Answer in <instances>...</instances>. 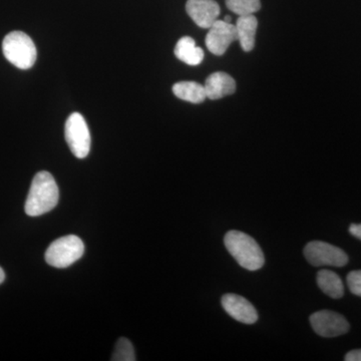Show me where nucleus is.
<instances>
[{
    "instance_id": "3",
    "label": "nucleus",
    "mask_w": 361,
    "mask_h": 361,
    "mask_svg": "<svg viewBox=\"0 0 361 361\" xmlns=\"http://www.w3.org/2000/svg\"><path fill=\"white\" fill-rule=\"evenodd\" d=\"M2 51L9 63L20 70L32 68L37 61V51L35 42L23 32H13L4 37Z\"/></svg>"
},
{
    "instance_id": "20",
    "label": "nucleus",
    "mask_w": 361,
    "mask_h": 361,
    "mask_svg": "<svg viewBox=\"0 0 361 361\" xmlns=\"http://www.w3.org/2000/svg\"><path fill=\"white\" fill-rule=\"evenodd\" d=\"M349 233L355 238L361 240V224H351L349 226Z\"/></svg>"
},
{
    "instance_id": "15",
    "label": "nucleus",
    "mask_w": 361,
    "mask_h": 361,
    "mask_svg": "<svg viewBox=\"0 0 361 361\" xmlns=\"http://www.w3.org/2000/svg\"><path fill=\"white\" fill-rule=\"evenodd\" d=\"M173 92L183 101L192 104L203 103L207 99L205 87L196 82H180L173 85Z\"/></svg>"
},
{
    "instance_id": "7",
    "label": "nucleus",
    "mask_w": 361,
    "mask_h": 361,
    "mask_svg": "<svg viewBox=\"0 0 361 361\" xmlns=\"http://www.w3.org/2000/svg\"><path fill=\"white\" fill-rule=\"evenodd\" d=\"M313 330L322 337H336L348 334L349 323L343 315L331 310H322L310 316Z\"/></svg>"
},
{
    "instance_id": "11",
    "label": "nucleus",
    "mask_w": 361,
    "mask_h": 361,
    "mask_svg": "<svg viewBox=\"0 0 361 361\" xmlns=\"http://www.w3.org/2000/svg\"><path fill=\"white\" fill-rule=\"evenodd\" d=\"M204 87H205L207 99L215 101V99H220L234 94L236 90V82L231 75L218 71L207 78Z\"/></svg>"
},
{
    "instance_id": "2",
    "label": "nucleus",
    "mask_w": 361,
    "mask_h": 361,
    "mask_svg": "<svg viewBox=\"0 0 361 361\" xmlns=\"http://www.w3.org/2000/svg\"><path fill=\"white\" fill-rule=\"evenodd\" d=\"M224 244L232 257L244 269L256 271L264 265L265 257L262 249L246 233L231 230L225 235Z\"/></svg>"
},
{
    "instance_id": "6",
    "label": "nucleus",
    "mask_w": 361,
    "mask_h": 361,
    "mask_svg": "<svg viewBox=\"0 0 361 361\" xmlns=\"http://www.w3.org/2000/svg\"><path fill=\"white\" fill-rule=\"evenodd\" d=\"M304 256L311 265L343 267L348 263V256L342 249L322 241H312L304 248Z\"/></svg>"
},
{
    "instance_id": "14",
    "label": "nucleus",
    "mask_w": 361,
    "mask_h": 361,
    "mask_svg": "<svg viewBox=\"0 0 361 361\" xmlns=\"http://www.w3.org/2000/svg\"><path fill=\"white\" fill-rule=\"evenodd\" d=\"M318 287L323 293L334 299H339L343 296L344 285L341 278L334 271L320 270L317 273Z\"/></svg>"
},
{
    "instance_id": "18",
    "label": "nucleus",
    "mask_w": 361,
    "mask_h": 361,
    "mask_svg": "<svg viewBox=\"0 0 361 361\" xmlns=\"http://www.w3.org/2000/svg\"><path fill=\"white\" fill-rule=\"evenodd\" d=\"M346 280L351 293L361 297V270L351 271Z\"/></svg>"
},
{
    "instance_id": "22",
    "label": "nucleus",
    "mask_w": 361,
    "mask_h": 361,
    "mask_svg": "<svg viewBox=\"0 0 361 361\" xmlns=\"http://www.w3.org/2000/svg\"><path fill=\"white\" fill-rule=\"evenodd\" d=\"M224 21H226V23H231V18H230L229 16H226Z\"/></svg>"
},
{
    "instance_id": "13",
    "label": "nucleus",
    "mask_w": 361,
    "mask_h": 361,
    "mask_svg": "<svg viewBox=\"0 0 361 361\" xmlns=\"http://www.w3.org/2000/svg\"><path fill=\"white\" fill-rule=\"evenodd\" d=\"M175 56L186 65L195 66L200 65L205 54L201 47H197L192 37H184L176 44Z\"/></svg>"
},
{
    "instance_id": "4",
    "label": "nucleus",
    "mask_w": 361,
    "mask_h": 361,
    "mask_svg": "<svg viewBox=\"0 0 361 361\" xmlns=\"http://www.w3.org/2000/svg\"><path fill=\"white\" fill-rule=\"evenodd\" d=\"M84 242L75 235L61 237L52 242L47 252L45 261L56 268H66L84 255Z\"/></svg>"
},
{
    "instance_id": "8",
    "label": "nucleus",
    "mask_w": 361,
    "mask_h": 361,
    "mask_svg": "<svg viewBox=\"0 0 361 361\" xmlns=\"http://www.w3.org/2000/svg\"><path fill=\"white\" fill-rule=\"evenodd\" d=\"M235 40H237L235 25L218 20L209 28L205 42L209 51L215 56H222Z\"/></svg>"
},
{
    "instance_id": "21",
    "label": "nucleus",
    "mask_w": 361,
    "mask_h": 361,
    "mask_svg": "<svg viewBox=\"0 0 361 361\" xmlns=\"http://www.w3.org/2000/svg\"><path fill=\"white\" fill-rule=\"evenodd\" d=\"M4 279H6V274H4V269H2L1 267H0V284H1L2 282L4 281Z\"/></svg>"
},
{
    "instance_id": "9",
    "label": "nucleus",
    "mask_w": 361,
    "mask_h": 361,
    "mask_svg": "<svg viewBox=\"0 0 361 361\" xmlns=\"http://www.w3.org/2000/svg\"><path fill=\"white\" fill-rule=\"evenodd\" d=\"M221 303L226 312L237 322L248 325L257 322V310L244 297L233 293L225 294Z\"/></svg>"
},
{
    "instance_id": "17",
    "label": "nucleus",
    "mask_w": 361,
    "mask_h": 361,
    "mask_svg": "<svg viewBox=\"0 0 361 361\" xmlns=\"http://www.w3.org/2000/svg\"><path fill=\"white\" fill-rule=\"evenodd\" d=\"M111 360L114 361H135V349L133 344L130 343L129 339L120 338L116 342L115 351H114L113 357Z\"/></svg>"
},
{
    "instance_id": "16",
    "label": "nucleus",
    "mask_w": 361,
    "mask_h": 361,
    "mask_svg": "<svg viewBox=\"0 0 361 361\" xmlns=\"http://www.w3.org/2000/svg\"><path fill=\"white\" fill-rule=\"evenodd\" d=\"M226 6L239 16H251L261 8L260 0H226Z\"/></svg>"
},
{
    "instance_id": "12",
    "label": "nucleus",
    "mask_w": 361,
    "mask_h": 361,
    "mask_svg": "<svg viewBox=\"0 0 361 361\" xmlns=\"http://www.w3.org/2000/svg\"><path fill=\"white\" fill-rule=\"evenodd\" d=\"M258 20L254 14L239 16L236 21L237 40L244 51H251L255 45L256 32H257Z\"/></svg>"
},
{
    "instance_id": "1",
    "label": "nucleus",
    "mask_w": 361,
    "mask_h": 361,
    "mask_svg": "<svg viewBox=\"0 0 361 361\" xmlns=\"http://www.w3.org/2000/svg\"><path fill=\"white\" fill-rule=\"evenodd\" d=\"M59 191L51 173L42 171L33 178L30 193L25 202V213L37 217L49 213L58 205Z\"/></svg>"
},
{
    "instance_id": "10",
    "label": "nucleus",
    "mask_w": 361,
    "mask_h": 361,
    "mask_svg": "<svg viewBox=\"0 0 361 361\" xmlns=\"http://www.w3.org/2000/svg\"><path fill=\"white\" fill-rule=\"evenodd\" d=\"M187 13L202 28H210L220 16V6L214 0H188Z\"/></svg>"
},
{
    "instance_id": "19",
    "label": "nucleus",
    "mask_w": 361,
    "mask_h": 361,
    "mask_svg": "<svg viewBox=\"0 0 361 361\" xmlns=\"http://www.w3.org/2000/svg\"><path fill=\"white\" fill-rule=\"evenodd\" d=\"M344 360L346 361H361V349L349 351Z\"/></svg>"
},
{
    "instance_id": "5",
    "label": "nucleus",
    "mask_w": 361,
    "mask_h": 361,
    "mask_svg": "<svg viewBox=\"0 0 361 361\" xmlns=\"http://www.w3.org/2000/svg\"><path fill=\"white\" fill-rule=\"evenodd\" d=\"M65 135L71 153L78 159H85L90 154V134L84 116L73 113L66 122Z\"/></svg>"
}]
</instances>
